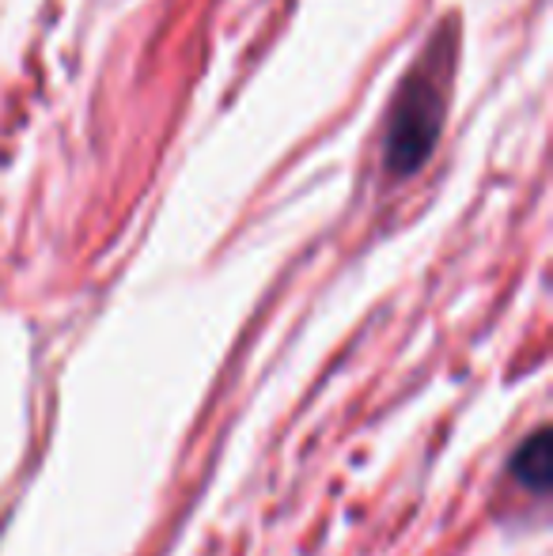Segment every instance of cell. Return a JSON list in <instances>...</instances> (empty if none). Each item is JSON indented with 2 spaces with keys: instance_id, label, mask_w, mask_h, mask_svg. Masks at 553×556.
<instances>
[{
  "instance_id": "6da1fadb",
  "label": "cell",
  "mask_w": 553,
  "mask_h": 556,
  "mask_svg": "<svg viewBox=\"0 0 553 556\" xmlns=\"http://www.w3.org/2000/svg\"><path fill=\"white\" fill-rule=\"evenodd\" d=\"M451 50L440 53V65H428V53L417 61V68L410 73V80L399 88L394 99V111L387 117V167L394 175H414L425 167L428 152H432L436 137H440V122H443V80L448 73Z\"/></svg>"
},
{
  "instance_id": "7a4b0ae2",
  "label": "cell",
  "mask_w": 553,
  "mask_h": 556,
  "mask_svg": "<svg viewBox=\"0 0 553 556\" xmlns=\"http://www.w3.org/2000/svg\"><path fill=\"white\" fill-rule=\"evenodd\" d=\"M512 477H516L524 489L531 492H546L550 489V473H553V462H550V435L546 432H535L531 440L519 446L516 454H512Z\"/></svg>"
}]
</instances>
